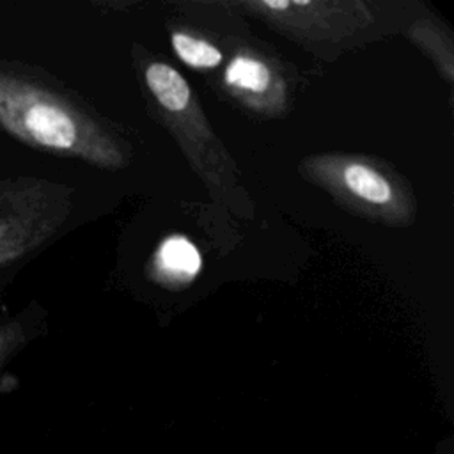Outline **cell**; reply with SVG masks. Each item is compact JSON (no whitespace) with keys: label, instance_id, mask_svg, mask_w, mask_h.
<instances>
[{"label":"cell","instance_id":"cell-1","mask_svg":"<svg viewBox=\"0 0 454 454\" xmlns=\"http://www.w3.org/2000/svg\"><path fill=\"white\" fill-rule=\"evenodd\" d=\"M0 122L23 142L78 156L103 168L128 163L124 147L66 99L0 74Z\"/></svg>","mask_w":454,"mask_h":454},{"label":"cell","instance_id":"cell-2","mask_svg":"<svg viewBox=\"0 0 454 454\" xmlns=\"http://www.w3.org/2000/svg\"><path fill=\"white\" fill-rule=\"evenodd\" d=\"M300 172L328 192L348 211L387 225L415 220V195L408 183L383 163L360 154H316Z\"/></svg>","mask_w":454,"mask_h":454},{"label":"cell","instance_id":"cell-3","mask_svg":"<svg viewBox=\"0 0 454 454\" xmlns=\"http://www.w3.org/2000/svg\"><path fill=\"white\" fill-rule=\"evenodd\" d=\"M145 85L158 114L181 144L186 158L207 184L225 186L232 168L188 82L163 62L147 64Z\"/></svg>","mask_w":454,"mask_h":454},{"label":"cell","instance_id":"cell-4","mask_svg":"<svg viewBox=\"0 0 454 454\" xmlns=\"http://www.w3.org/2000/svg\"><path fill=\"white\" fill-rule=\"evenodd\" d=\"M236 5L275 30L309 43H337L367 28L372 21L369 5L358 0H262Z\"/></svg>","mask_w":454,"mask_h":454},{"label":"cell","instance_id":"cell-5","mask_svg":"<svg viewBox=\"0 0 454 454\" xmlns=\"http://www.w3.org/2000/svg\"><path fill=\"white\" fill-rule=\"evenodd\" d=\"M223 82L231 96L248 110L262 115H278L286 106V87L282 76L264 59L238 53L229 62Z\"/></svg>","mask_w":454,"mask_h":454},{"label":"cell","instance_id":"cell-6","mask_svg":"<svg viewBox=\"0 0 454 454\" xmlns=\"http://www.w3.org/2000/svg\"><path fill=\"white\" fill-rule=\"evenodd\" d=\"M200 270L199 250L183 236L167 238L154 254L153 278L168 289L188 286Z\"/></svg>","mask_w":454,"mask_h":454},{"label":"cell","instance_id":"cell-7","mask_svg":"<svg viewBox=\"0 0 454 454\" xmlns=\"http://www.w3.org/2000/svg\"><path fill=\"white\" fill-rule=\"evenodd\" d=\"M410 35L413 43L434 62L447 83L454 80V48L449 30L433 18H420L413 23Z\"/></svg>","mask_w":454,"mask_h":454},{"label":"cell","instance_id":"cell-8","mask_svg":"<svg viewBox=\"0 0 454 454\" xmlns=\"http://www.w3.org/2000/svg\"><path fill=\"white\" fill-rule=\"evenodd\" d=\"M172 46L183 62L197 69H211L222 62V53L215 44L186 32H172Z\"/></svg>","mask_w":454,"mask_h":454}]
</instances>
